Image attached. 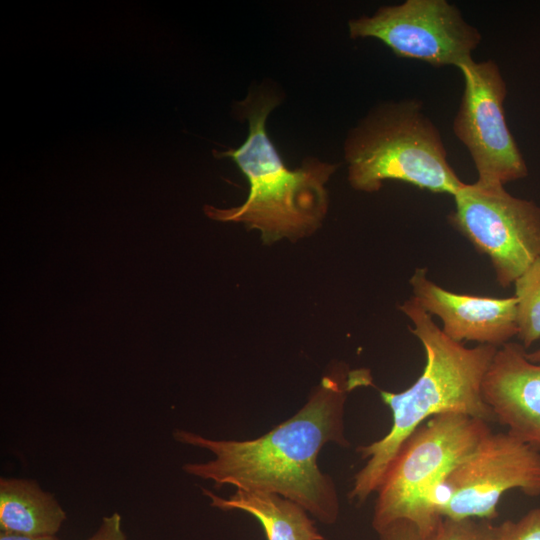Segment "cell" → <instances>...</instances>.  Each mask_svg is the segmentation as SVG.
I'll list each match as a JSON object with an SVG mask.
<instances>
[{
    "label": "cell",
    "instance_id": "obj_18",
    "mask_svg": "<svg viewBox=\"0 0 540 540\" xmlns=\"http://www.w3.org/2000/svg\"><path fill=\"white\" fill-rule=\"evenodd\" d=\"M86 540H128L122 528V518L118 512L102 518L98 529Z\"/></svg>",
    "mask_w": 540,
    "mask_h": 540
},
{
    "label": "cell",
    "instance_id": "obj_7",
    "mask_svg": "<svg viewBox=\"0 0 540 540\" xmlns=\"http://www.w3.org/2000/svg\"><path fill=\"white\" fill-rule=\"evenodd\" d=\"M513 489L540 496V451L507 431H491L445 477L437 492L438 513L492 521L502 495Z\"/></svg>",
    "mask_w": 540,
    "mask_h": 540
},
{
    "label": "cell",
    "instance_id": "obj_3",
    "mask_svg": "<svg viewBox=\"0 0 540 540\" xmlns=\"http://www.w3.org/2000/svg\"><path fill=\"white\" fill-rule=\"evenodd\" d=\"M278 104L276 93L264 88L251 91L236 104L248 120V137L236 149L214 154L236 163L249 182V194L238 207H204L214 220L240 222L259 230L265 243L302 238L321 225L328 208L325 184L338 168V164L315 158L306 159L297 169L287 168L265 128L267 117Z\"/></svg>",
    "mask_w": 540,
    "mask_h": 540
},
{
    "label": "cell",
    "instance_id": "obj_4",
    "mask_svg": "<svg viewBox=\"0 0 540 540\" xmlns=\"http://www.w3.org/2000/svg\"><path fill=\"white\" fill-rule=\"evenodd\" d=\"M348 181L358 191H378L396 180L454 196L464 182L448 161L440 131L418 99L380 104L349 133L344 145Z\"/></svg>",
    "mask_w": 540,
    "mask_h": 540
},
{
    "label": "cell",
    "instance_id": "obj_11",
    "mask_svg": "<svg viewBox=\"0 0 540 540\" xmlns=\"http://www.w3.org/2000/svg\"><path fill=\"white\" fill-rule=\"evenodd\" d=\"M482 396L494 421L518 440L540 451V363L521 343L499 347L482 383Z\"/></svg>",
    "mask_w": 540,
    "mask_h": 540
},
{
    "label": "cell",
    "instance_id": "obj_17",
    "mask_svg": "<svg viewBox=\"0 0 540 540\" xmlns=\"http://www.w3.org/2000/svg\"><path fill=\"white\" fill-rule=\"evenodd\" d=\"M380 540H426L420 528L411 520L398 519L377 531Z\"/></svg>",
    "mask_w": 540,
    "mask_h": 540
},
{
    "label": "cell",
    "instance_id": "obj_1",
    "mask_svg": "<svg viewBox=\"0 0 540 540\" xmlns=\"http://www.w3.org/2000/svg\"><path fill=\"white\" fill-rule=\"evenodd\" d=\"M372 385L368 369L334 367L324 375L303 407L264 435L246 440L211 439L176 430V441L209 450L206 462L186 463L185 473L214 482L216 488L278 494L306 509L323 524H333L340 505L333 479L317 462L327 443L348 447L344 409L354 389Z\"/></svg>",
    "mask_w": 540,
    "mask_h": 540
},
{
    "label": "cell",
    "instance_id": "obj_20",
    "mask_svg": "<svg viewBox=\"0 0 540 540\" xmlns=\"http://www.w3.org/2000/svg\"><path fill=\"white\" fill-rule=\"evenodd\" d=\"M527 357L532 362L540 363V349L532 352H527Z\"/></svg>",
    "mask_w": 540,
    "mask_h": 540
},
{
    "label": "cell",
    "instance_id": "obj_14",
    "mask_svg": "<svg viewBox=\"0 0 540 540\" xmlns=\"http://www.w3.org/2000/svg\"><path fill=\"white\" fill-rule=\"evenodd\" d=\"M517 337L525 349L540 339V258L514 282Z\"/></svg>",
    "mask_w": 540,
    "mask_h": 540
},
{
    "label": "cell",
    "instance_id": "obj_8",
    "mask_svg": "<svg viewBox=\"0 0 540 540\" xmlns=\"http://www.w3.org/2000/svg\"><path fill=\"white\" fill-rule=\"evenodd\" d=\"M348 30L353 39L376 38L398 57L435 67L458 68L473 59L482 38L459 8L446 0H406L381 6L371 16L351 19Z\"/></svg>",
    "mask_w": 540,
    "mask_h": 540
},
{
    "label": "cell",
    "instance_id": "obj_5",
    "mask_svg": "<svg viewBox=\"0 0 540 540\" xmlns=\"http://www.w3.org/2000/svg\"><path fill=\"white\" fill-rule=\"evenodd\" d=\"M491 431L489 422L459 413L440 414L423 423L402 445L376 490L373 529L408 519L428 537L441 519L439 487Z\"/></svg>",
    "mask_w": 540,
    "mask_h": 540
},
{
    "label": "cell",
    "instance_id": "obj_13",
    "mask_svg": "<svg viewBox=\"0 0 540 540\" xmlns=\"http://www.w3.org/2000/svg\"><path fill=\"white\" fill-rule=\"evenodd\" d=\"M66 513L53 494L35 480L0 479V530L31 536H52Z\"/></svg>",
    "mask_w": 540,
    "mask_h": 540
},
{
    "label": "cell",
    "instance_id": "obj_12",
    "mask_svg": "<svg viewBox=\"0 0 540 540\" xmlns=\"http://www.w3.org/2000/svg\"><path fill=\"white\" fill-rule=\"evenodd\" d=\"M202 491L212 507L253 516L266 540H325L305 508L278 494L237 489L229 498H223L210 490Z\"/></svg>",
    "mask_w": 540,
    "mask_h": 540
},
{
    "label": "cell",
    "instance_id": "obj_6",
    "mask_svg": "<svg viewBox=\"0 0 540 540\" xmlns=\"http://www.w3.org/2000/svg\"><path fill=\"white\" fill-rule=\"evenodd\" d=\"M448 219L486 255L497 283L507 288L540 258V207L515 197L502 185L464 183L453 196Z\"/></svg>",
    "mask_w": 540,
    "mask_h": 540
},
{
    "label": "cell",
    "instance_id": "obj_9",
    "mask_svg": "<svg viewBox=\"0 0 540 540\" xmlns=\"http://www.w3.org/2000/svg\"><path fill=\"white\" fill-rule=\"evenodd\" d=\"M458 69L464 89L453 132L472 158L477 181L505 186L525 178L526 162L506 122L507 87L498 65L493 60L471 59Z\"/></svg>",
    "mask_w": 540,
    "mask_h": 540
},
{
    "label": "cell",
    "instance_id": "obj_16",
    "mask_svg": "<svg viewBox=\"0 0 540 540\" xmlns=\"http://www.w3.org/2000/svg\"><path fill=\"white\" fill-rule=\"evenodd\" d=\"M492 540H540V507L531 509L516 521L494 526Z\"/></svg>",
    "mask_w": 540,
    "mask_h": 540
},
{
    "label": "cell",
    "instance_id": "obj_10",
    "mask_svg": "<svg viewBox=\"0 0 540 540\" xmlns=\"http://www.w3.org/2000/svg\"><path fill=\"white\" fill-rule=\"evenodd\" d=\"M409 283L412 297L431 316L442 321V331L463 343L501 347L517 336L515 296L494 298L444 289L427 277L426 268H416Z\"/></svg>",
    "mask_w": 540,
    "mask_h": 540
},
{
    "label": "cell",
    "instance_id": "obj_15",
    "mask_svg": "<svg viewBox=\"0 0 540 540\" xmlns=\"http://www.w3.org/2000/svg\"><path fill=\"white\" fill-rule=\"evenodd\" d=\"M494 526L486 519L441 517L426 540H492Z\"/></svg>",
    "mask_w": 540,
    "mask_h": 540
},
{
    "label": "cell",
    "instance_id": "obj_2",
    "mask_svg": "<svg viewBox=\"0 0 540 540\" xmlns=\"http://www.w3.org/2000/svg\"><path fill=\"white\" fill-rule=\"evenodd\" d=\"M399 309L412 322L410 331L422 344L426 363L422 374L406 390H379L392 412V426L384 437L356 449L367 460L355 474L348 493V498L358 505L376 492L402 445L430 418L459 413L494 421L482 396V383L498 348L482 344L468 348L450 339L413 297Z\"/></svg>",
    "mask_w": 540,
    "mask_h": 540
},
{
    "label": "cell",
    "instance_id": "obj_19",
    "mask_svg": "<svg viewBox=\"0 0 540 540\" xmlns=\"http://www.w3.org/2000/svg\"><path fill=\"white\" fill-rule=\"evenodd\" d=\"M0 540H59L56 535L52 536H31L11 532H0Z\"/></svg>",
    "mask_w": 540,
    "mask_h": 540
}]
</instances>
